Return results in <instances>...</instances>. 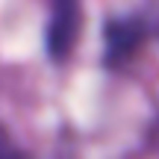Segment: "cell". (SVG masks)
<instances>
[{"mask_svg": "<svg viewBox=\"0 0 159 159\" xmlns=\"http://www.w3.org/2000/svg\"><path fill=\"white\" fill-rule=\"evenodd\" d=\"M148 35H150V27L139 15H124V18L106 21V30H103V62H106V68L127 65L142 50Z\"/></svg>", "mask_w": 159, "mask_h": 159, "instance_id": "6da1fadb", "label": "cell"}, {"mask_svg": "<svg viewBox=\"0 0 159 159\" xmlns=\"http://www.w3.org/2000/svg\"><path fill=\"white\" fill-rule=\"evenodd\" d=\"M80 35V0H50L47 24V50L56 62L68 59Z\"/></svg>", "mask_w": 159, "mask_h": 159, "instance_id": "7a4b0ae2", "label": "cell"}, {"mask_svg": "<svg viewBox=\"0 0 159 159\" xmlns=\"http://www.w3.org/2000/svg\"><path fill=\"white\" fill-rule=\"evenodd\" d=\"M0 159H30V156L21 153V150H18V144L12 142L3 130H0Z\"/></svg>", "mask_w": 159, "mask_h": 159, "instance_id": "3957f363", "label": "cell"}, {"mask_svg": "<svg viewBox=\"0 0 159 159\" xmlns=\"http://www.w3.org/2000/svg\"><path fill=\"white\" fill-rule=\"evenodd\" d=\"M153 142H156V148H159V121H156V127H153Z\"/></svg>", "mask_w": 159, "mask_h": 159, "instance_id": "277c9868", "label": "cell"}]
</instances>
